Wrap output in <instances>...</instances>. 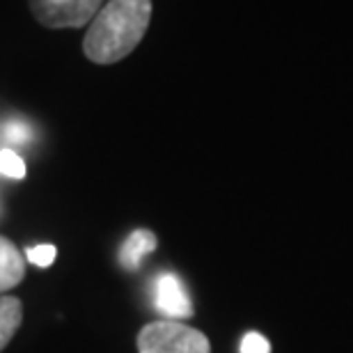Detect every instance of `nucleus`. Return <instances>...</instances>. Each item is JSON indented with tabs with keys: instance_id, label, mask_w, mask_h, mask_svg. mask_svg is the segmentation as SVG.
<instances>
[{
	"instance_id": "obj_1",
	"label": "nucleus",
	"mask_w": 353,
	"mask_h": 353,
	"mask_svg": "<svg viewBox=\"0 0 353 353\" xmlns=\"http://www.w3.org/2000/svg\"><path fill=\"white\" fill-rule=\"evenodd\" d=\"M150 17L152 0H108L85 34V55L99 65L126 58L143 39Z\"/></svg>"
},
{
	"instance_id": "obj_2",
	"label": "nucleus",
	"mask_w": 353,
	"mask_h": 353,
	"mask_svg": "<svg viewBox=\"0 0 353 353\" xmlns=\"http://www.w3.org/2000/svg\"><path fill=\"white\" fill-rule=\"evenodd\" d=\"M138 353H211V344L186 323L152 321L138 333Z\"/></svg>"
},
{
	"instance_id": "obj_3",
	"label": "nucleus",
	"mask_w": 353,
	"mask_h": 353,
	"mask_svg": "<svg viewBox=\"0 0 353 353\" xmlns=\"http://www.w3.org/2000/svg\"><path fill=\"white\" fill-rule=\"evenodd\" d=\"M101 0H30L39 23L48 28H79L94 17Z\"/></svg>"
},
{
	"instance_id": "obj_4",
	"label": "nucleus",
	"mask_w": 353,
	"mask_h": 353,
	"mask_svg": "<svg viewBox=\"0 0 353 353\" xmlns=\"http://www.w3.org/2000/svg\"><path fill=\"white\" fill-rule=\"evenodd\" d=\"M154 305L161 314L172 316V319H188L193 316V303L188 299L186 287L174 273H161L157 275L152 285Z\"/></svg>"
},
{
	"instance_id": "obj_5",
	"label": "nucleus",
	"mask_w": 353,
	"mask_h": 353,
	"mask_svg": "<svg viewBox=\"0 0 353 353\" xmlns=\"http://www.w3.org/2000/svg\"><path fill=\"white\" fill-rule=\"evenodd\" d=\"M157 234L150 230H136L129 239L124 241L122 250H119V262L129 271H136V268L143 264V259L147 255H152L157 250Z\"/></svg>"
},
{
	"instance_id": "obj_6",
	"label": "nucleus",
	"mask_w": 353,
	"mask_h": 353,
	"mask_svg": "<svg viewBox=\"0 0 353 353\" xmlns=\"http://www.w3.org/2000/svg\"><path fill=\"white\" fill-rule=\"evenodd\" d=\"M26 275V262L10 239L0 236V292L17 287Z\"/></svg>"
},
{
	"instance_id": "obj_7",
	"label": "nucleus",
	"mask_w": 353,
	"mask_h": 353,
	"mask_svg": "<svg viewBox=\"0 0 353 353\" xmlns=\"http://www.w3.org/2000/svg\"><path fill=\"white\" fill-rule=\"evenodd\" d=\"M21 321H23V303L17 296H3L0 299V351L12 342Z\"/></svg>"
},
{
	"instance_id": "obj_8",
	"label": "nucleus",
	"mask_w": 353,
	"mask_h": 353,
	"mask_svg": "<svg viewBox=\"0 0 353 353\" xmlns=\"http://www.w3.org/2000/svg\"><path fill=\"white\" fill-rule=\"evenodd\" d=\"M3 136L12 145H26L32 140V129L23 119H10V122L3 124Z\"/></svg>"
},
{
	"instance_id": "obj_9",
	"label": "nucleus",
	"mask_w": 353,
	"mask_h": 353,
	"mask_svg": "<svg viewBox=\"0 0 353 353\" xmlns=\"http://www.w3.org/2000/svg\"><path fill=\"white\" fill-rule=\"evenodd\" d=\"M0 172H3L5 176H12V179H23L26 176L23 159H21L17 152L3 150L0 152Z\"/></svg>"
},
{
	"instance_id": "obj_10",
	"label": "nucleus",
	"mask_w": 353,
	"mask_h": 353,
	"mask_svg": "<svg viewBox=\"0 0 353 353\" xmlns=\"http://www.w3.org/2000/svg\"><path fill=\"white\" fill-rule=\"evenodd\" d=\"M55 255H58L55 245H48V243L37 245V248H28V262H32L34 266H41V268L51 266Z\"/></svg>"
},
{
	"instance_id": "obj_11",
	"label": "nucleus",
	"mask_w": 353,
	"mask_h": 353,
	"mask_svg": "<svg viewBox=\"0 0 353 353\" xmlns=\"http://www.w3.org/2000/svg\"><path fill=\"white\" fill-rule=\"evenodd\" d=\"M239 351H241V353H271V344H268V340H266L264 335L245 333Z\"/></svg>"
}]
</instances>
